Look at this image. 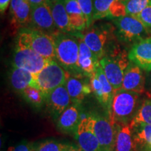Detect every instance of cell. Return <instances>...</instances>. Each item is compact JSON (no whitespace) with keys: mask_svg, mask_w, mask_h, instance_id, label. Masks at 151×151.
I'll return each mask as SVG.
<instances>
[{"mask_svg":"<svg viewBox=\"0 0 151 151\" xmlns=\"http://www.w3.org/2000/svg\"><path fill=\"white\" fill-rule=\"evenodd\" d=\"M55 41L56 61L72 76L83 75L78 65L79 41L73 34L58 32L52 36Z\"/></svg>","mask_w":151,"mask_h":151,"instance_id":"6da1fadb","label":"cell"},{"mask_svg":"<svg viewBox=\"0 0 151 151\" xmlns=\"http://www.w3.org/2000/svg\"><path fill=\"white\" fill-rule=\"evenodd\" d=\"M141 94L122 89L116 90L108 117L115 123L129 124L138 112L142 101Z\"/></svg>","mask_w":151,"mask_h":151,"instance_id":"7a4b0ae2","label":"cell"},{"mask_svg":"<svg viewBox=\"0 0 151 151\" xmlns=\"http://www.w3.org/2000/svg\"><path fill=\"white\" fill-rule=\"evenodd\" d=\"M128 52L116 46L99 60V65L115 90L122 87L124 71L129 65Z\"/></svg>","mask_w":151,"mask_h":151,"instance_id":"3957f363","label":"cell"},{"mask_svg":"<svg viewBox=\"0 0 151 151\" xmlns=\"http://www.w3.org/2000/svg\"><path fill=\"white\" fill-rule=\"evenodd\" d=\"M113 27L109 24H97L88 28L86 34L82 35L84 42L99 60L116 47L113 45L115 38Z\"/></svg>","mask_w":151,"mask_h":151,"instance_id":"277c9868","label":"cell"},{"mask_svg":"<svg viewBox=\"0 0 151 151\" xmlns=\"http://www.w3.org/2000/svg\"><path fill=\"white\" fill-rule=\"evenodd\" d=\"M17 40L29 46L36 52L48 60H55V46L52 36L31 27L19 31Z\"/></svg>","mask_w":151,"mask_h":151,"instance_id":"5b68a950","label":"cell"},{"mask_svg":"<svg viewBox=\"0 0 151 151\" xmlns=\"http://www.w3.org/2000/svg\"><path fill=\"white\" fill-rule=\"evenodd\" d=\"M71 74L64 69L55 60H52L36 75V86L45 98L58 87L65 85Z\"/></svg>","mask_w":151,"mask_h":151,"instance_id":"8992f818","label":"cell"},{"mask_svg":"<svg viewBox=\"0 0 151 151\" xmlns=\"http://www.w3.org/2000/svg\"><path fill=\"white\" fill-rule=\"evenodd\" d=\"M51 60L43 58L21 41L16 40L13 58L14 67L23 69L37 75Z\"/></svg>","mask_w":151,"mask_h":151,"instance_id":"52a82bcc","label":"cell"},{"mask_svg":"<svg viewBox=\"0 0 151 151\" xmlns=\"http://www.w3.org/2000/svg\"><path fill=\"white\" fill-rule=\"evenodd\" d=\"M116 27V36L124 43H136L150 37V32L134 16H126L113 20Z\"/></svg>","mask_w":151,"mask_h":151,"instance_id":"ba28073f","label":"cell"},{"mask_svg":"<svg viewBox=\"0 0 151 151\" xmlns=\"http://www.w3.org/2000/svg\"><path fill=\"white\" fill-rule=\"evenodd\" d=\"M93 129L99 141L101 151H114L117 133L120 125L115 123L109 117L99 114H92Z\"/></svg>","mask_w":151,"mask_h":151,"instance_id":"9c48e42d","label":"cell"},{"mask_svg":"<svg viewBox=\"0 0 151 151\" xmlns=\"http://www.w3.org/2000/svg\"><path fill=\"white\" fill-rule=\"evenodd\" d=\"M93 125V117L90 114L81 120L75 132L77 145L83 151H101Z\"/></svg>","mask_w":151,"mask_h":151,"instance_id":"30bf717a","label":"cell"},{"mask_svg":"<svg viewBox=\"0 0 151 151\" xmlns=\"http://www.w3.org/2000/svg\"><path fill=\"white\" fill-rule=\"evenodd\" d=\"M29 27L52 36L59 30L55 24L50 7L46 3L32 7Z\"/></svg>","mask_w":151,"mask_h":151,"instance_id":"8fae6325","label":"cell"},{"mask_svg":"<svg viewBox=\"0 0 151 151\" xmlns=\"http://www.w3.org/2000/svg\"><path fill=\"white\" fill-rule=\"evenodd\" d=\"M45 103L49 113L54 120H57L60 115L71 105L72 101L65 85L61 86L50 92L45 98Z\"/></svg>","mask_w":151,"mask_h":151,"instance_id":"7c38bea8","label":"cell"},{"mask_svg":"<svg viewBox=\"0 0 151 151\" xmlns=\"http://www.w3.org/2000/svg\"><path fill=\"white\" fill-rule=\"evenodd\" d=\"M32 9L28 1L24 0H11L10 4L11 27L13 32L22 28L29 27Z\"/></svg>","mask_w":151,"mask_h":151,"instance_id":"4fadbf2b","label":"cell"},{"mask_svg":"<svg viewBox=\"0 0 151 151\" xmlns=\"http://www.w3.org/2000/svg\"><path fill=\"white\" fill-rule=\"evenodd\" d=\"M130 62L143 70L151 71V36L134 43L128 52Z\"/></svg>","mask_w":151,"mask_h":151,"instance_id":"5bb4252c","label":"cell"},{"mask_svg":"<svg viewBox=\"0 0 151 151\" xmlns=\"http://www.w3.org/2000/svg\"><path fill=\"white\" fill-rule=\"evenodd\" d=\"M72 104L80 106L92 92L90 78L83 75H71L65 84Z\"/></svg>","mask_w":151,"mask_h":151,"instance_id":"9a60e30c","label":"cell"},{"mask_svg":"<svg viewBox=\"0 0 151 151\" xmlns=\"http://www.w3.org/2000/svg\"><path fill=\"white\" fill-rule=\"evenodd\" d=\"M75 35L78 37L79 41L78 60L79 70L81 74L90 78L95 71L97 66L99 65V60L84 42L81 34L76 32Z\"/></svg>","mask_w":151,"mask_h":151,"instance_id":"2e32d148","label":"cell"},{"mask_svg":"<svg viewBox=\"0 0 151 151\" xmlns=\"http://www.w3.org/2000/svg\"><path fill=\"white\" fill-rule=\"evenodd\" d=\"M145 85L146 78L143 69L134 63L130 62L124 71L120 89L142 94L145 92Z\"/></svg>","mask_w":151,"mask_h":151,"instance_id":"e0dca14e","label":"cell"},{"mask_svg":"<svg viewBox=\"0 0 151 151\" xmlns=\"http://www.w3.org/2000/svg\"><path fill=\"white\" fill-rule=\"evenodd\" d=\"M47 4L50 7L55 24L58 29L62 32L72 34L74 32L69 23V16L65 8V0L50 1L47 0Z\"/></svg>","mask_w":151,"mask_h":151,"instance_id":"ac0fdd59","label":"cell"},{"mask_svg":"<svg viewBox=\"0 0 151 151\" xmlns=\"http://www.w3.org/2000/svg\"><path fill=\"white\" fill-rule=\"evenodd\" d=\"M81 120L79 106L72 104L57 119V124L62 132L72 133L76 131Z\"/></svg>","mask_w":151,"mask_h":151,"instance_id":"d6986e66","label":"cell"},{"mask_svg":"<svg viewBox=\"0 0 151 151\" xmlns=\"http://www.w3.org/2000/svg\"><path fill=\"white\" fill-rule=\"evenodd\" d=\"M9 81L13 89L21 92L29 86H36V75L16 67H13L9 75Z\"/></svg>","mask_w":151,"mask_h":151,"instance_id":"ffe728a7","label":"cell"},{"mask_svg":"<svg viewBox=\"0 0 151 151\" xmlns=\"http://www.w3.org/2000/svg\"><path fill=\"white\" fill-rule=\"evenodd\" d=\"M136 149L142 151H151V124L145 123L129 124Z\"/></svg>","mask_w":151,"mask_h":151,"instance_id":"44dd1931","label":"cell"},{"mask_svg":"<svg viewBox=\"0 0 151 151\" xmlns=\"http://www.w3.org/2000/svg\"><path fill=\"white\" fill-rule=\"evenodd\" d=\"M65 8L69 16V23L73 31H83L87 28L86 19L77 0H65Z\"/></svg>","mask_w":151,"mask_h":151,"instance_id":"7402d4cb","label":"cell"},{"mask_svg":"<svg viewBox=\"0 0 151 151\" xmlns=\"http://www.w3.org/2000/svg\"><path fill=\"white\" fill-rule=\"evenodd\" d=\"M114 151H137L129 124L120 125L117 133Z\"/></svg>","mask_w":151,"mask_h":151,"instance_id":"603a6c76","label":"cell"},{"mask_svg":"<svg viewBox=\"0 0 151 151\" xmlns=\"http://www.w3.org/2000/svg\"><path fill=\"white\" fill-rule=\"evenodd\" d=\"M96 73L99 78L100 82H101V85H102L103 88V101L101 105L103 106L104 108L106 109L108 111V113L110 112L111 104H112V101L114 97L115 92L116 90L113 88L112 85L110 83L108 79H107L106 76L104 74L102 68H101L100 65L97 66V69H96Z\"/></svg>","mask_w":151,"mask_h":151,"instance_id":"cb8c5ba5","label":"cell"},{"mask_svg":"<svg viewBox=\"0 0 151 151\" xmlns=\"http://www.w3.org/2000/svg\"><path fill=\"white\" fill-rule=\"evenodd\" d=\"M22 96L25 101L32 106L39 108L45 102V97L39 88L29 86L21 92Z\"/></svg>","mask_w":151,"mask_h":151,"instance_id":"d4e9b609","label":"cell"},{"mask_svg":"<svg viewBox=\"0 0 151 151\" xmlns=\"http://www.w3.org/2000/svg\"><path fill=\"white\" fill-rule=\"evenodd\" d=\"M145 123L151 124V98L142 100L140 107L134 118L129 124Z\"/></svg>","mask_w":151,"mask_h":151,"instance_id":"484cf974","label":"cell"},{"mask_svg":"<svg viewBox=\"0 0 151 151\" xmlns=\"http://www.w3.org/2000/svg\"><path fill=\"white\" fill-rule=\"evenodd\" d=\"M116 0H93V21L110 16V9Z\"/></svg>","mask_w":151,"mask_h":151,"instance_id":"4316f807","label":"cell"},{"mask_svg":"<svg viewBox=\"0 0 151 151\" xmlns=\"http://www.w3.org/2000/svg\"><path fill=\"white\" fill-rule=\"evenodd\" d=\"M149 6H151V0H127L126 14L136 16Z\"/></svg>","mask_w":151,"mask_h":151,"instance_id":"83f0119b","label":"cell"},{"mask_svg":"<svg viewBox=\"0 0 151 151\" xmlns=\"http://www.w3.org/2000/svg\"><path fill=\"white\" fill-rule=\"evenodd\" d=\"M69 145L55 140H46L35 147V151H65Z\"/></svg>","mask_w":151,"mask_h":151,"instance_id":"f1b7e54d","label":"cell"},{"mask_svg":"<svg viewBox=\"0 0 151 151\" xmlns=\"http://www.w3.org/2000/svg\"><path fill=\"white\" fill-rule=\"evenodd\" d=\"M81 11L86 19L87 28L91 27L93 22V0H77Z\"/></svg>","mask_w":151,"mask_h":151,"instance_id":"f546056e","label":"cell"},{"mask_svg":"<svg viewBox=\"0 0 151 151\" xmlns=\"http://www.w3.org/2000/svg\"><path fill=\"white\" fill-rule=\"evenodd\" d=\"M90 83L91 86L92 92H93L94 95L97 98L98 101L101 104H102L103 101V88L102 85L100 82L99 78H98L96 70L94 71L93 75L92 76L91 78H90Z\"/></svg>","mask_w":151,"mask_h":151,"instance_id":"4dcf8cb0","label":"cell"},{"mask_svg":"<svg viewBox=\"0 0 151 151\" xmlns=\"http://www.w3.org/2000/svg\"><path fill=\"white\" fill-rule=\"evenodd\" d=\"M134 17L140 20L151 34V6L143 9L140 14Z\"/></svg>","mask_w":151,"mask_h":151,"instance_id":"1f68e13d","label":"cell"},{"mask_svg":"<svg viewBox=\"0 0 151 151\" xmlns=\"http://www.w3.org/2000/svg\"><path fill=\"white\" fill-rule=\"evenodd\" d=\"M7 151H35V146L32 143L23 141L16 146L9 147Z\"/></svg>","mask_w":151,"mask_h":151,"instance_id":"d6a6232c","label":"cell"},{"mask_svg":"<svg viewBox=\"0 0 151 151\" xmlns=\"http://www.w3.org/2000/svg\"><path fill=\"white\" fill-rule=\"evenodd\" d=\"M11 0H0V11L1 14H4L5 11L8 9L9 6H10Z\"/></svg>","mask_w":151,"mask_h":151,"instance_id":"836d02e7","label":"cell"},{"mask_svg":"<svg viewBox=\"0 0 151 151\" xmlns=\"http://www.w3.org/2000/svg\"><path fill=\"white\" fill-rule=\"evenodd\" d=\"M46 1L47 0H28V2H29L30 6L32 8V7L37 6L46 3Z\"/></svg>","mask_w":151,"mask_h":151,"instance_id":"e575fe53","label":"cell"},{"mask_svg":"<svg viewBox=\"0 0 151 151\" xmlns=\"http://www.w3.org/2000/svg\"><path fill=\"white\" fill-rule=\"evenodd\" d=\"M65 151H83L80 147L78 145L75 146V145H69L68 148L66 149Z\"/></svg>","mask_w":151,"mask_h":151,"instance_id":"d590c367","label":"cell"},{"mask_svg":"<svg viewBox=\"0 0 151 151\" xmlns=\"http://www.w3.org/2000/svg\"><path fill=\"white\" fill-rule=\"evenodd\" d=\"M150 89H151V77H150Z\"/></svg>","mask_w":151,"mask_h":151,"instance_id":"8d00e7d4","label":"cell"},{"mask_svg":"<svg viewBox=\"0 0 151 151\" xmlns=\"http://www.w3.org/2000/svg\"><path fill=\"white\" fill-rule=\"evenodd\" d=\"M50 1H57V0H50Z\"/></svg>","mask_w":151,"mask_h":151,"instance_id":"74e56055","label":"cell"},{"mask_svg":"<svg viewBox=\"0 0 151 151\" xmlns=\"http://www.w3.org/2000/svg\"><path fill=\"white\" fill-rule=\"evenodd\" d=\"M24 1H28V0H24Z\"/></svg>","mask_w":151,"mask_h":151,"instance_id":"f35d334b","label":"cell"}]
</instances>
